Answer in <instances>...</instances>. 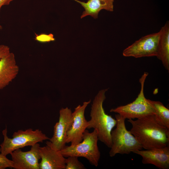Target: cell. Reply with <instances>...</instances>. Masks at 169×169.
Listing matches in <instances>:
<instances>
[{
    "instance_id": "obj_1",
    "label": "cell",
    "mask_w": 169,
    "mask_h": 169,
    "mask_svg": "<svg viewBox=\"0 0 169 169\" xmlns=\"http://www.w3.org/2000/svg\"><path fill=\"white\" fill-rule=\"evenodd\" d=\"M132 125L130 132L145 150L161 148L169 145V129L163 125L155 114L128 120Z\"/></svg>"
},
{
    "instance_id": "obj_2",
    "label": "cell",
    "mask_w": 169,
    "mask_h": 169,
    "mask_svg": "<svg viewBox=\"0 0 169 169\" xmlns=\"http://www.w3.org/2000/svg\"><path fill=\"white\" fill-rule=\"evenodd\" d=\"M108 89L100 90L96 95L91 105L90 120L88 121V129L93 128L96 131L98 139L108 147L112 146L111 133L116 126L117 121L106 114L103 107Z\"/></svg>"
},
{
    "instance_id": "obj_3",
    "label": "cell",
    "mask_w": 169,
    "mask_h": 169,
    "mask_svg": "<svg viewBox=\"0 0 169 169\" xmlns=\"http://www.w3.org/2000/svg\"><path fill=\"white\" fill-rule=\"evenodd\" d=\"M115 117L117 123L116 128L111 133L112 144L109 152L110 156L113 157L118 154H129L142 150V147L135 137L127 130L125 119L118 114Z\"/></svg>"
},
{
    "instance_id": "obj_4",
    "label": "cell",
    "mask_w": 169,
    "mask_h": 169,
    "mask_svg": "<svg viewBox=\"0 0 169 169\" xmlns=\"http://www.w3.org/2000/svg\"><path fill=\"white\" fill-rule=\"evenodd\" d=\"M3 141L0 145V152L6 156L14 151L28 146H32L49 138L39 129L33 130L31 128L25 130H19L13 133L12 137L7 136V129L5 128L2 131Z\"/></svg>"
},
{
    "instance_id": "obj_5",
    "label": "cell",
    "mask_w": 169,
    "mask_h": 169,
    "mask_svg": "<svg viewBox=\"0 0 169 169\" xmlns=\"http://www.w3.org/2000/svg\"><path fill=\"white\" fill-rule=\"evenodd\" d=\"M98 140L95 130L89 132L86 130L81 142L75 145L65 146L60 151L65 157L74 156L85 158L92 165L96 167L98 165L100 157L98 146Z\"/></svg>"
},
{
    "instance_id": "obj_6",
    "label": "cell",
    "mask_w": 169,
    "mask_h": 169,
    "mask_svg": "<svg viewBox=\"0 0 169 169\" xmlns=\"http://www.w3.org/2000/svg\"><path fill=\"white\" fill-rule=\"evenodd\" d=\"M148 75L144 72L139 79L141 90L137 97L132 102L111 109L110 111L119 114L125 119H139L148 115L155 114L154 110L145 97L144 86L146 79Z\"/></svg>"
},
{
    "instance_id": "obj_7",
    "label": "cell",
    "mask_w": 169,
    "mask_h": 169,
    "mask_svg": "<svg viewBox=\"0 0 169 169\" xmlns=\"http://www.w3.org/2000/svg\"><path fill=\"white\" fill-rule=\"evenodd\" d=\"M160 35L159 31L142 37L125 48L123 55L135 58L156 56Z\"/></svg>"
},
{
    "instance_id": "obj_8",
    "label": "cell",
    "mask_w": 169,
    "mask_h": 169,
    "mask_svg": "<svg viewBox=\"0 0 169 169\" xmlns=\"http://www.w3.org/2000/svg\"><path fill=\"white\" fill-rule=\"evenodd\" d=\"M72 112L67 107L59 110V121L54 126L53 136L47 141L46 144L60 151L65 146L67 133L72 122Z\"/></svg>"
},
{
    "instance_id": "obj_9",
    "label": "cell",
    "mask_w": 169,
    "mask_h": 169,
    "mask_svg": "<svg viewBox=\"0 0 169 169\" xmlns=\"http://www.w3.org/2000/svg\"><path fill=\"white\" fill-rule=\"evenodd\" d=\"M90 102V100L84 102L82 105L77 106L72 113V122L67 134L66 143L75 145L82 140L83 134L88 126V121L84 115L85 111Z\"/></svg>"
},
{
    "instance_id": "obj_10",
    "label": "cell",
    "mask_w": 169,
    "mask_h": 169,
    "mask_svg": "<svg viewBox=\"0 0 169 169\" xmlns=\"http://www.w3.org/2000/svg\"><path fill=\"white\" fill-rule=\"evenodd\" d=\"M30 150L23 151L20 149H16L10 154L15 169H39V144L32 146Z\"/></svg>"
},
{
    "instance_id": "obj_11",
    "label": "cell",
    "mask_w": 169,
    "mask_h": 169,
    "mask_svg": "<svg viewBox=\"0 0 169 169\" xmlns=\"http://www.w3.org/2000/svg\"><path fill=\"white\" fill-rule=\"evenodd\" d=\"M133 153L141 156L144 164H152L161 169L169 168V145L161 148L137 150Z\"/></svg>"
},
{
    "instance_id": "obj_12",
    "label": "cell",
    "mask_w": 169,
    "mask_h": 169,
    "mask_svg": "<svg viewBox=\"0 0 169 169\" xmlns=\"http://www.w3.org/2000/svg\"><path fill=\"white\" fill-rule=\"evenodd\" d=\"M39 169H65V159L60 151L46 145L40 147Z\"/></svg>"
},
{
    "instance_id": "obj_13",
    "label": "cell",
    "mask_w": 169,
    "mask_h": 169,
    "mask_svg": "<svg viewBox=\"0 0 169 169\" xmlns=\"http://www.w3.org/2000/svg\"><path fill=\"white\" fill-rule=\"evenodd\" d=\"M19 67L12 53L0 60V90L8 85L18 75Z\"/></svg>"
},
{
    "instance_id": "obj_14",
    "label": "cell",
    "mask_w": 169,
    "mask_h": 169,
    "mask_svg": "<svg viewBox=\"0 0 169 169\" xmlns=\"http://www.w3.org/2000/svg\"><path fill=\"white\" fill-rule=\"evenodd\" d=\"M74 0L80 3L84 9L81 16V18L90 15L96 19L101 10L110 12L114 11V0H88L86 3L78 0Z\"/></svg>"
},
{
    "instance_id": "obj_15",
    "label": "cell",
    "mask_w": 169,
    "mask_h": 169,
    "mask_svg": "<svg viewBox=\"0 0 169 169\" xmlns=\"http://www.w3.org/2000/svg\"><path fill=\"white\" fill-rule=\"evenodd\" d=\"M160 33L156 57L164 67L169 70V22L167 21L159 31Z\"/></svg>"
},
{
    "instance_id": "obj_16",
    "label": "cell",
    "mask_w": 169,
    "mask_h": 169,
    "mask_svg": "<svg viewBox=\"0 0 169 169\" xmlns=\"http://www.w3.org/2000/svg\"><path fill=\"white\" fill-rule=\"evenodd\" d=\"M153 107L155 115L158 120L169 129V110L160 101L148 99Z\"/></svg>"
},
{
    "instance_id": "obj_17",
    "label": "cell",
    "mask_w": 169,
    "mask_h": 169,
    "mask_svg": "<svg viewBox=\"0 0 169 169\" xmlns=\"http://www.w3.org/2000/svg\"><path fill=\"white\" fill-rule=\"evenodd\" d=\"M76 156H69L65 159V169H84V165L79 161Z\"/></svg>"
},
{
    "instance_id": "obj_18",
    "label": "cell",
    "mask_w": 169,
    "mask_h": 169,
    "mask_svg": "<svg viewBox=\"0 0 169 169\" xmlns=\"http://www.w3.org/2000/svg\"><path fill=\"white\" fill-rule=\"evenodd\" d=\"M35 39L40 42L47 43L51 41H54L55 38H54V35L52 33L47 34L44 33L37 34L35 33Z\"/></svg>"
},
{
    "instance_id": "obj_19",
    "label": "cell",
    "mask_w": 169,
    "mask_h": 169,
    "mask_svg": "<svg viewBox=\"0 0 169 169\" xmlns=\"http://www.w3.org/2000/svg\"><path fill=\"white\" fill-rule=\"evenodd\" d=\"M7 168H13V164L12 160L9 159L6 156L0 154V169Z\"/></svg>"
},
{
    "instance_id": "obj_20",
    "label": "cell",
    "mask_w": 169,
    "mask_h": 169,
    "mask_svg": "<svg viewBox=\"0 0 169 169\" xmlns=\"http://www.w3.org/2000/svg\"><path fill=\"white\" fill-rule=\"evenodd\" d=\"M10 53L9 47L4 45H0V60L8 55Z\"/></svg>"
},
{
    "instance_id": "obj_21",
    "label": "cell",
    "mask_w": 169,
    "mask_h": 169,
    "mask_svg": "<svg viewBox=\"0 0 169 169\" xmlns=\"http://www.w3.org/2000/svg\"><path fill=\"white\" fill-rule=\"evenodd\" d=\"M14 0H0V10L3 6L9 4L11 2Z\"/></svg>"
},
{
    "instance_id": "obj_22",
    "label": "cell",
    "mask_w": 169,
    "mask_h": 169,
    "mask_svg": "<svg viewBox=\"0 0 169 169\" xmlns=\"http://www.w3.org/2000/svg\"><path fill=\"white\" fill-rule=\"evenodd\" d=\"M2 26L0 25V29H2Z\"/></svg>"
}]
</instances>
